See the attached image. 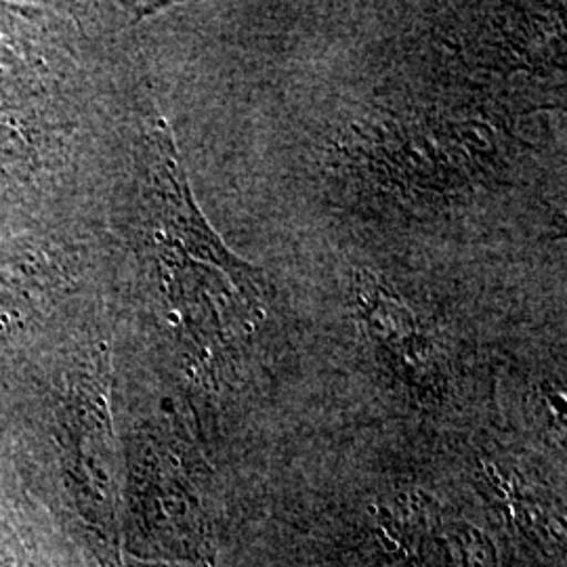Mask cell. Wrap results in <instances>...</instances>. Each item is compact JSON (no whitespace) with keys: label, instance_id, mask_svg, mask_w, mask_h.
<instances>
[{"label":"cell","instance_id":"cell-1","mask_svg":"<svg viewBox=\"0 0 567 567\" xmlns=\"http://www.w3.org/2000/svg\"><path fill=\"white\" fill-rule=\"evenodd\" d=\"M21 58L23 55L11 42L0 39V107L20 102L21 91L30 86V68Z\"/></svg>","mask_w":567,"mask_h":567}]
</instances>
